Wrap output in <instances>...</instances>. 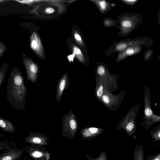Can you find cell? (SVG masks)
Segmentation results:
<instances>
[{
  "instance_id": "6da1fadb",
  "label": "cell",
  "mask_w": 160,
  "mask_h": 160,
  "mask_svg": "<svg viewBox=\"0 0 160 160\" xmlns=\"http://www.w3.org/2000/svg\"><path fill=\"white\" fill-rule=\"evenodd\" d=\"M6 97L13 108L22 111L25 108V100L28 91L23 77L18 69L11 72L6 88Z\"/></svg>"
},
{
  "instance_id": "7a4b0ae2",
  "label": "cell",
  "mask_w": 160,
  "mask_h": 160,
  "mask_svg": "<svg viewBox=\"0 0 160 160\" xmlns=\"http://www.w3.org/2000/svg\"><path fill=\"white\" fill-rule=\"evenodd\" d=\"M119 21V31L117 35L123 37L129 35L141 24V15L135 12H128L117 16Z\"/></svg>"
},
{
  "instance_id": "3957f363",
  "label": "cell",
  "mask_w": 160,
  "mask_h": 160,
  "mask_svg": "<svg viewBox=\"0 0 160 160\" xmlns=\"http://www.w3.org/2000/svg\"><path fill=\"white\" fill-rule=\"evenodd\" d=\"M153 43V41L150 37L125 39L114 43L105 51V54L106 56H109L122 52L127 48L133 46L139 45L149 48L152 47Z\"/></svg>"
},
{
  "instance_id": "277c9868",
  "label": "cell",
  "mask_w": 160,
  "mask_h": 160,
  "mask_svg": "<svg viewBox=\"0 0 160 160\" xmlns=\"http://www.w3.org/2000/svg\"><path fill=\"white\" fill-rule=\"evenodd\" d=\"M150 93L148 86L144 89V120L141 125L148 130L152 125L160 121V116L153 114L151 108Z\"/></svg>"
},
{
  "instance_id": "5b68a950",
  "label": "cell",
  "mask_w": 160,
  "mask_h": 160,
  "mask_svg": "<svg viewBox=\"0 0 160 160\" xmlns=\"http://www.w3.org/2000/svg\"><path fill=\"white\" fill-rule=\"evenodd\" d=\"M71 111L70 110L67 114L64 115L62 125L63 134L70 138L75 137L77 128L76 120Z\"/></svg>"
},
{
  "instance_id": "8992f818",
  "label": "cell",
  "mask_w": 160,
  "mask_h": 160,
  "mask_svg": "<svg viewBox=\"0 0 160 160\" xmlns=\"http://www.w3.org/2000/svg\"><path fill=\"white\" fill-rule=\"evenodd\" d=\"M24 64L26 71L28 80L33 83H36L38 79L39 75L37 65L28 60L24 61Z\"/></svg>"
},
{
  "instance_id": "52a82bcc",
  "label": "cell",
  "mask_w": 160,
  "mask_h": 160,
  "mask_svg": "<svg viewBox=\"0 0 160 160\" xmlns=\"http://www.w3.org/2000/svg\"><path fill=\"white\" fill-rule=\"evenodd\" d=\"M71 49L74 56L79 62L85 66L89 65V58L87 52L80 48L75 42L72 43Z\"/></svg>"
},
{
  "instance_id": "ba28073f",
  "label": "cell",
  "mask_w": 160,
  "mask_h": 160,
  "mask_svg": "<svg viewBox=\"0 0 160 160\" xmlns=\"http://www.w3.org/2000/svg\"><path fill=\"white\" fill-rule=\"evenodd\" d=\"M142 46L136 45L130 47L124 51L118 53L116 58L117 62H119L128 57L140 53Z\"/></svg>"
},
{
  "instance_id": "9c48e42d",
  "label": "cell",
  "mask_w": 160,
  "mask_h": 160,
  "mask_svg": "<svg viewBox=\"0 0 160 160\" xmlns=\"http://www.w3.org/2000/svg\"><path fill=\"white\" fill-rule=\"evenodd\" d=\"M69 84L68 74L66 73L62 75L57 83L56 87V99L59 103L64 90L67 88Z\"/></svg>"
},
{
  "instance_id": "30bf717a",
  "label": "cell",
  "mask_w": 160,
  "mask_h": 160,
  "mask_svg": "<svg viewBox=\"0 0 160 160\" xmlns=\"http://www.w3.org/2000/svg\"><path fill=\"white\" fill-rule=\"evenodd\" d=\"M103 130L101 128L89 127L82 129L80 133L83 140H91L100 134Z\"/></svg>"
},
{
  "instance_id": "8fae6325",
  "label": "cell",
  "mask_w": 160,
  "mask_h": 160,
  "mask_svg": "<svg viewBox=\"0 0 160 160\" xmlns=\"http://www.w3.org/2000/svg\"><path fill=\"white\" fill-rule=\"evenodd\" d=\"M72 36L74 41L80 48L87 51V44L82 32L78 26L75 25L73 28Z\"/></svg>"
},
{
  "instance_id": "7c38bea8",
  "label": "cell",
  "mask_w": 160,
  "mask_h": 160,
  "mask_svg": "<svg viewBox=\"0 0 160 160\" xmlns=\"http://www.w3.org/2000/svg\"><path fill=\"white\" fill-rule=\"evenodd\" d=\"M30 46L32 49L39 56L43 55V48L40 39L36 32L30 37Z\"/></svg>"
},
{
  "instance_id": "4fadbf2b",
  "label": "cell",
  "mask_w": 160,
  "mask_h": 160,
  "mask_svg": "<svg viewBox=\"0 0 160 160\" xmlns=\"http://www.w3.org/2000/svg\"><path fill=\"white\" fill-rule=\"evenodd\" d=\"M98 8L101 12L104 14L113 8L112 3L105 0H90Z\"/></svg>"
},
{
  "instance_id": "5bb4252c",
  "label": "cell",
  "mask_w": 160,
  "mask_h": 160,
  "mask_svg": "<svg viewBox=\"0 0 160 160\" xmlns=\"http://www.w3.org/2000/svg\"><path fill=\"white\" fill-rule=\"evenodd\" d=\"M47 138L42 135L37 134H33L26 138V141L29 143L42 145H46Z\"/></svg>"
},
{
  "instance_id": "9a60e30c",
  "label": "cell",
  "mask_w": 160,
  "mask_h": 160,
  "mask_svg": "<svg viewBox=\"0 0 160 160\" xmlns=\"http://www.w3.org/2000/svg\"><path fill=\"white\" fill-rule=\"evenodd\" d=\"M0 127L4 132L13 133L15 131V128L11 122L1 117H0Z\"/></svg>"
},
{
  "instance_id": "2e32d148",
  "label": "cell",
  "mask_w": 160,
  "mask_h": 160,
  "mask_svg": "<svg viewBox=\"0 0 160 160\" xmlns=\"http://www.w3.org/2000/svg\"><path fill=\"white\" fill-rule=\"evenodd\" d=\"M133 160H144V149L141 145H138L135 148Z\"/></svg>"
},
{
  "instance_id": "e0dca14e",
  "label": "cell",
  "mask_w": 160,
  "mask_h": 160,
  "mask_svg": "<svg viewBox=\"0 0 160 160\" xmlns=\"http://www.w3.org/2000/svg\"><path fill=\"white\" fill-rule=\"evenodd\" d=\"M20 155V152L12 150L1 157L0 160H15Z\"/></svg>"
},
{
  "instance_id": "ac0fdd59",
  "label": "cell",
  "mask_w": 160,
  "mask_h": 160,
  "mask_svg": "<svg viewBox=\"0 0 160 160\" xmlns=\"http://www.w3.org/2000/svg\"><path fill=\"white\" fill-rule=\"evenodd\" d=\"M151 137L154 141L160 140V124L155 127L150 132Z\"/></svg>"
},
{
  "instance_id": "d6986e66",
  "label": "cell",
  "mask_w": 160,
  "mask_h": 160,
  "mask_svg": "<svg viewBox=\"0 0 160 160\" xmlns=\"http://www.w3.org/2000/svg\"><path fill=\"white\" fill-rule=\"evenodd\" d=\"M118 20H114L111 18H106L103 19V26L107 28L116 27L119 29V26H117V24L118 23Z\"/></svg>"
},
{
  "instance_id": "ffe728a7",
  "label": "cell",
  "mask_w": 160,
  "mask_h": 160,
  "mask_svg": "<svg viewBox=\"0 0 160 160\" xmlns=\"http://www.w3.org/2000/svg\"><path fill=\"white\" fill-rule=\"evenodd\" d=\"M106 66L104 63L100 62L98 63L96 70L99 75L102 76L105 74L107 70Z\"/></svg>"
},
{
  "instance_id": "44dd1931",
  "label": "cell",
  "mask_w": 160,
  "mask_h": 160,
  "mask_svg": "<svg viewBox=\"0 0 160 160\" xmlns=\"http://www.w3.org/2000/svg\"><path fill=\"white\" fill-rule=\"evenodd\" d=\"M86 157L88 160H107V153L105 151H103L96 159L90 157L88 155H86Z\"/></svg>"
},
{
  "instance_id": "7402d4cb",
  "label": "cell",
  "mask_w": 160,
  "mask_h": 160,
  "mask_svg": "<svg viewBox=\"0 0 160 160\" xmlns=\"http://www.w3.org/2000/svg\"><path fill=\"white\" fill-rule=\"evenodd\" d=\"M7 67H3L0 70V87L4 81L5 76L7 70Z\"/></svg>"
},
{
  "instance_id": "603a6c76",
  "label": "cell",
  "mask_w": 160,
  "mask_h": 160,
  "mask_svg": "<svg viewBox=\"0 0 160 160\" xmlns=\"http://www.w3.org/2000/svg\"><path fill=\"white\" fill-rule=\"evenodd\" d=\"M153 53V50L151 49H149L146 50L144 54V61L147 62L148 61L151 57Z\"/></svg>"
},
{
  "instance_id": "cb8c5ba5",
  "label": "cell",
  "mask_w": 160,
  "mask_h": 160,
  "mask_svg": "<svg viewBox=\"0 0 160 160\" xmlns=\"http://www.w3.org/2000/svg\"><path fill=\"white\" fill-rule=\"evenodd\" d=\"M146 160H160V152L154 155H148Z\"/></svg>"
},
{
  "instance_id": "d4e9b609",
  "label": "cell",
  "mask_w": 160,
  "mask_h": 160,
  "mask_svg": "<svg viewBox=\"0 0 160 160\" xmlns=\"http://www.w3.org/2000/svg\"><path fill=\"white\" fill-rule=\"evenodd\" d=\"M103 90V88L102 85H101L98 88L96 92V95L99 98L102 96Z\"/></svg>"
},
{
  "instance_id": "484cf974",
  "label": "cell",
  "mask_w": 160,
  "mask_h": 160,
  "mask_svg": "<svg viewBox=\"0 0 160 160\" xmlns=\"http://www.w3.org/2000/svg\"><path fill=\"white\" fill-rule=\"evenodd\" d=\"M123 3L128 5H132L136 4L138 1V0H121Z\"/></svg>"
},
{
  "instance_id": "4316f807",
  "label": "cell",
  "mask_w": 160,
  "mask_h": 160,
  "mask_svg": "<svg viewBox=\"0 0 160 160\" xmlns=\"http://www.w3.org/2000/svg\"><path fill=\"white\" fill-rule=\"evenodd\" d=\"M102 100L105 104H108L110 102L109 97L107 95H104L102 96Z\"/></svg>"
},
{
  "instance_id": "83f0119b",
  "label": "cell",
  "mask_w": 160,
  "mask_h": 160,
  "mask_svg": "<svg viewBox=\"0 0 160 160\" xmlns=\"http://www.w3.org/2000/svg\"><path fill=\"white\" fill-rule=\"evenodd\" d=\"M32 155L34 157L40 158L42 156V153L40 152L35 151L32 153Z\"/></svg>"
},
{
  "instance_id": "f1b7e54d",
  "label": "cell",
  "mask_w": 160,
  "mask_h": 160,
  "mask_svg": "<svg viewBox=\"0 0 160 160\" xmlns=\"http://www.w3.org/2000/svg\"><path fill=\"white\" fill-rule=\"evenodd\" d=\"M54 11L53 8L51 7H48L45 10V12L48 14H51Z\"/></svg>"
},
{
  "instance_id": "f546056e",
  "label": "cell",
  "mask_w": 160,
  "mask_h": 160,
  "mask_svg": "<svg viewBox=\"0 0 160 160\" xmlns=\"http://www.w3.org/2000/svg\"><path fill=\"white\" fill-rule=\"evenodd\" d=\"M158 23L160 26V9L159 10L158 12Z\"/></svg>"
},
{
  "instance_id": "4dcf8cb0",
  "label": "cell",
  "mask_w": 160,
  "mask_h": 160,
  "mask_svg": "<svg viewBox=\"0 0 160 160\" xmlns=\"http://www.w3.org/2000/svg\"><path fill=\"white\" fill-rule=\"evenodd\" d=\"M157 59L160 62V56L158 57Z\"/></svg>"
}]
</instances>
